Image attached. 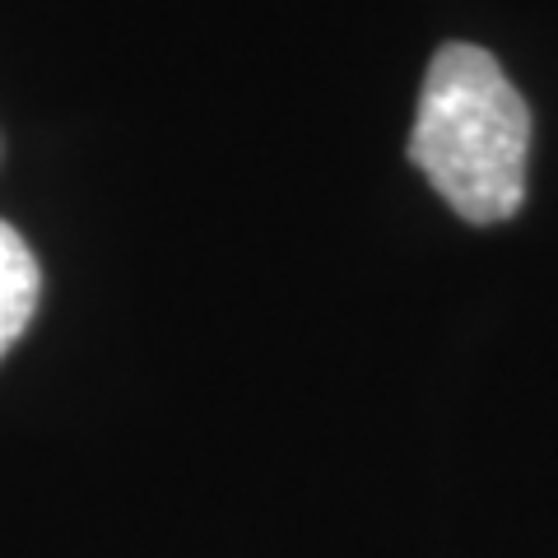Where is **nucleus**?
<instances>
[{"label":"nucleus","mask_w":558,"mask_h":558,"mask_svg":"<svg viewBox=\"0 0 558 558\" xmlns=\"http://www.w3.org/2000/svg\"><path fill=\"white\" fill-rule=\"evenodd\" d=\"M531 112L502 65L470 43H447L418 94L410 159L465 223H498L526 196Z\"/></svg>","instance_id":"nucleus-1"},{"label":"nucleus","mask_w":558,"mask_h":558,"mask_svg":"<svg viewBox=\"0 0 558 558\" xmlns=\"http://www.w3.org/2000/svg\"><path fill=\"white\" fill-rule=\"evenodd\" d=\"M33 307H38V260L10 223H0V354L24 336Z\"/></svg>","instance_id":"nucleus-2"}]
</instances>
